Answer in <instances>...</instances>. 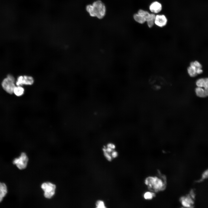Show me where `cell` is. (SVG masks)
<instances>
[{
	"label": "cell",
	"mask_w": 208,
	"mask_h": 208,
	"mask_svg": "<svg viewBox=\"0 0 208 208\" xmlns=\"http://www.w3.org/2000/svg\"><path fill=\"white\" fill-rule=\"evenodd\" d=\"M86 10L90 16H96L99 19L103 18L105 14V7L100 0L94 2L92 5H88L86 7Z\"/></svg>",
	"instance_id": "obj_2"
},
{
	"label": "cell",
	"mask_w": 208,
	"mask_h": 208,
	"mask_svg": "<svg viewBox=\"0 0 208 208\" xmlns=\"http://www.w3.org/2000/svg\"><path fill=\"white\" fill-rule=\"evenodd\" d=\"M112 155L113 157L115 158L118 155V153L116 151H114L112 153Z\"/></svg>",
	"instance_id": "obj_21"
},
{
	"label": "cell",
	"mask_w": 208,
	"mask_h": 208,
	"mask_svg": "<svg viewBox=\"0 0 208 208\" xmlns=\"http://www.w3.org/2000/svg\"><path fill=\"white\" fill-rule=\"evenodd\" d=\"M34 82V79L31 76L27 75L20 76L18 77L16 84V86H30L32 85Z\"/></svg>",
	"instance_id": "obj_8"
},
{
	"label": "cell",
	"mask_w": 208,
	"mask_h": 208,
	"mask_svg": "<svg viewBox=\"0 0 208 208\" xmlns=\"http://www.w3.org/2000/svg\"><path fill=\"white\" fill-rule=\"evenodd\" d=\"M195 89L196 95L200 97L208 96V78H200L196 81Z\"/></svg>",
	"instance_id": "obj_3"
},
{
	"label": "cell",
	"mask_w": 208,
	"mask_h": 208,
	"mask_svg": "<svg viewBox=\"0 0 208 208\" xmlns=\"http://www.w3.org/2000/svg\"><path fill=\"white\" fill-rule=\"evenodd\" d=\"M104 155L108 160L109 161H111V160L112 158L111 156L107 152H104Z\"/></svg>",
	"instance_id": "obj_19"
},
{
	"label": "cell",
	"mask_w": 208,
	"mask_h": 208,
	"mask_svg": "<svg viewBox=\"0 0 208 208\" xmlns=\"http://www.w3.org/2000/svg\"><path fill=\"white\" fill-rule=\"evenodd\" d=\"M202 67L201 64L197 61L192 62L187 68L188 73L190 76L194 77L197 74H200L203 72Z\"/></svg>",
	"instance_id": "obj_5"
},
{
	"label": "cell",
	"mask_w": 208,
	"mask_h": 208,
	"mask_svg": "<svg viewBox=\"0 0 208 208\" xmlns=\"http://www.w3.org/2000/svg\"><path fill=\"white\" fill-rule=\"evenodd\" d=\"M134 20L137 23L142 24L146 22L145 18L142 15L138 13L135 14L133 16Z\"/></svg>",
	"instance_id": "obj_15"
},
{
	"label": "cell",
	"mask_w": 208,
	"mask_h": 208,
	"mask_svg": "<svg viewBox=\"0 0 208 208\" xmlns=\"http://www.w3.org/2000/svg\"><path fill=\"white\" fill-rule=\"evenodd\" d=\"M28 160V157L26 154L23 152L18 158H16L14 159L13 163L15 164L18 169L22 170L25 168L27 167Z\"/></svg>",
	"instance_id": "obj_7"
},
{
	"label": "cell",
	"mask_w": 208,
	"mask_h": 208,
	"mask_svg": "<svg viewBox=\"0 0 208 208\" xmlns=\"http://www.w3.org/2000/svg\"><path fill=\"white\" fill-rule=\"evenodd\" d=\"M25 92V89L21 86H17L15 87L13 93L18 96H20L23 95Z\"/></svg>",
	"instance_id": "obj_14"
},
{
	"label": "cell",
	"mask_w": 208,
	"mask_h": 208,
	"mask_svg": "<svg viewBox=\"0 0 208 208\" xmlns=\"http://www.w3.org/2000/svg\"><path fill=\"white\" fill-rule=\"evenodd\" d=\"M167 19L163 14H157L155 16V24L159 27H162L165 26L167 23Z\"/></svg>",
	"instance_id": "obj_9"
},
{
	"label": "cell",
	"mask_w": 208,
	"mask_h": 208,
	"mask_svg": "<svg viewBox=\"0 0 208 208\" xmlns=\"http://www.w3.org/2000/svg\"><path fill=\"white\" fill-rule=\"evenodd\" d=\"M106 152H110L112 151V149L109 147H107V148H106Z\"/></svg>",
	"instance_id": "obj_22"
},
{
	"label": "cell",
	"mask_w": 208,
	"mask_h": 208,
	"mask_svg": "<svg viewBox=\"0 0 208 208\" xmlns=\"http://www.w3.org/2000/svg\"><path fill=\"white\" fill-rule=\"evenodd\" d=\"M155 16L154 13H150L147 17L146 22L148 27L151 28L154 25Z\"/></svg>",
	"instance_id": "obj_13"
},
{
	"label": "cell",
	"mask_w": 208,
	"mask_h": 208,
	"mask_svg": "<svg viewBox=\"0 0 208 208\" xmlns=\"http://www.w3.org/2000/svg\"><path fill=\"white\" fill-rule=\"evenodd\" d=\"M7 193V188L6 185L4 183L0 182V203Z\"/></svg>",
	"instance_id": "obj_12"
},
{
	"label": "cell",
	"mask_w": 208,
	"mask_h": 208,
	"mask_svg": "<svg viewBox=\"0 0 208 208\" xmlns=\"http://www.w3.org/2000/svg\"><path fill=\"white\" fill-rule=\"evenodd\" d=\"M149 9L153 13L157 14L161 10L162 5L159 2L155 1L151 4L149 6Z\"/></svg>",
	"instance_id": "obj_10"
},
{
	"label": "cell",
	"mask_w": 208,
	"mask_h": 208,
	"mask_svg": "<svg viewBox=\"0 0 208 208\" xmlns=\"http://www.w3.org/2000/svg\"><path fill=\"white\" fill-rule=\"evenodd\" d=\"M44 192V195L47 198H51L54 194L56 188L55 185L50 182L44 183L41 186Z\"/></svg>",
	"instance_id": "obj_6"
},
{
	"label": "cell",
	"mask_w": 208,
	"mask_h": 208,
	"mask_svg": "<svg viewBox=\"0 0 208 208\" xmlns=\"http://www.w3.org/2000/svg\"><path fill=\"white\" fill-rule=\"evenodd\" d=\"M208 177V169L203 173L202 175V179H204Z\"/></svg>",
	"instance_id": "obj_18"
},
{
	"label": "cell",
	"mask_w": 208,
	"mask_h": 208,
	"mask_svg": "<svg viewBox=\"0 0 208 208\" xmlns=\"http://www.w3.org/2000/svg\"><path fill=\"white\" fill-rule=\"evenodd\" d=\"M144 183L150 191L157 193L165 190L167 186V178L165 175L158 170L157 174L155 176L146 177Z\"/></svg>",
	"instance_id": "obj_1"
},
{
	"label": "cell",
	"mask_w": 208,
	"mask_h": 208,
	"mask_svg": "<svg viewBox=\"0 0 208 208\" xmlns=\"http://www.w3.org/2000/svg\"><path fill=\"white\" fill-rule=\"evenodd\" d=\"M96 206L97 208H105L104 202L102 200L97 201L96 203Z\"/></svg>",
	"instance_id": "obj_17"
},
{
	"label": "cell",
	"mask_w": 208,
	"mask_h": 208,
	"mask_svg": "<svg viewBox=\"0 0 208 208\" xmlns=\"http://www.w3.org/2000/svg\"><path fill=\"white\" fill-rule=\"evenodd\" d=\"M155 196V193L152 192H147L144 194V198L147 200H150Z\"/></svg>",
	"instance_id": "obj_16"
},
{
	"label": "cell",
	"mask_w": 208,
	"mask_h": 208,
	"mask_svg": "<svg viewBox=\"0 0 208 208\" xmlns=\"http://www.w3.org/2000/svg\"><path fill=\"white\" fill-rule=\"evenodd\" d=\"M107 147H109L112 149H114L115 148V145L113 144L112 143H108L107 145Z\"/></svg>",
	"instance_id": "obj_20"
},
{
	"label": "cell",
	"mask_w": 208,
	"mask_h": 208,
	"mask_svg": "<svg viewBox=\"0 0 208 208\" xmlns=\"http://www.w3.org/2000/svg\"><path fill=\"white\" fill-rule=\"evenodd\" d=\"M15 82V79L14 77L11 75H8L3 80L1 84L2 87L7 92L12 94L16 87Z\"/></svg>",
	"instance_id": "obj_4"
},
{
	"label": "cell",
	"mask_w": 208,
	"mask_h": 208,
	"mask_svg": "<svg viewBox=\"0 0 208 208\" xmlns=\"http://www.w3.org/2000/svg\"><path fill=\"white\" fill-rule=\"evenodd\" d=\"M180 201L183 206L186 207H190L193 203L189 196L181 197L180 199Z\"/></svg>",
	"instance_id": "obj_11"
}]
</instances>
